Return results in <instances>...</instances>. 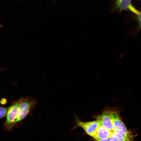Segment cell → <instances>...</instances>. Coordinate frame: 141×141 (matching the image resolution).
Listing matches in <instances>:
<instances>
[{"label":"cell","mask_w":141,"mask_h":141,"mask_svg":"<svg viewBox=\"0 0 141 141\" xmlns=\"http://www.w3.org/2000/svg\"><path fill=\"white\" fill-rule=\"evenodd\" d=\"M22 97L14 103L9 107L7 114L6 119L4 125L5 129L7 131L11 130L16 124L17 118L20 103Z\"/></svg>","instance_id":"obj_2"},{"label":"cell","mask_w":141,"mask_h":141,"mask_svg":"<svg viewBox=\"0 0 141 141\" xmlns=\"http://www.w3.org/2000/svg\"><path fill=\"white\" fill-rule=\"evenodd\" d=\"M131 4V0H116L114 9L120 11L124 10H127L129 6Z\"/></svg>","instance_id":"obj_6"},{"label":"cell","mask_w":141,"mask_h":141,"mask_svg":"<svg viewBox=\"0 0 141 141\" xmlns=\"http://www.w3.org/2000/svg\"><path fill=\"white\" fill-rule=\"evenodd\" d=\"M37 103L36 99L30 96L22 97L19 106V112L16 123L21 121L29 114Z\"/></svg>","instance_id":"obj_1"},{"label":"cell","mask_w":141,"mask_h":141,"mask_svg":"<svg viewBox=\"0 0 141 141\" xmlns=\"http://www.w3.org/2000/svg\"><path fill=\"white\" fill-rule=\"evenodd\" d=\"M96 118L97 121L99 125L111 132H114L115 128L111 116L110 110L104 111Z\"/></svg>","instance_id":"obj_5"},{"label":"cell","mask_w":141,"mask_h":141,"mask_svg":"<svg viewBox=\"0 0 141 141\" xmlns=\"http://www.w3.org/2000/svg\"><path fill=\"white\" fill-rule=\"evenodd\" d=\"M110 114L114 126V132L126 138L132 139V136L127 129L118 113L116 110H110Z\"/></svg>","instance_id":"obj_3"},{"label":"cell","mask_w":141,"mask_h":141,"mask_svg":"<svg viewBox=\"0 0 141 141\" xmlns=\"http://www.w3.org/2000/svg\"><path fill=\"white\" fill-rule=\"evenodd\" d=\"M9 107H0V118L7 115Z\"/></svg>","instance_id":"obj_9"},{"label":"cell","mask_w":141,"mask_h":141,"mask_svg":"<svg viewBox=\"0 0 141 141\" xmlns=\"http://www.w3.org/2000/svg\"><path fill=\"white\" fill-rule=\"evenodd\" d=\"M140 0V1H141V0Z\"/></svg>","instance_id":"obj_12"},{"label":"cell","mask_w":141,"mask_h":141,"mask_svg":"<svg viewBox=\"0 0 141 141\" xmlns=\"http://www.w3.org/2000/svg\"><path fill=\"white\" fill-rule=\"evenodd\" d=\"M111 132L105 128L102 125H99L95 139H106L109 138L111 133Z\"/></svg>","instance_id":"obj_7"},{"label":"cell","mask_w":141,"mask_h":141,"mask_svg":"<svg viewBox=\"0 0 141 141\" xmlns=\"http://www.w3.org/2000/svg\"><path fill=\"white\" fill-rule=\"evenodd\" d=\"M76 123L77 126L81 127L88 134L95 139L96 138L97 132L99 126L97 120L83 122L77 119Z\"/></svg>","instance_id":"obj_4"},{"label":"cell","mask_w":141,"mask_h":141,"mask_svg":"<svg viewBox=\"0 0 141 141\" xmlns=\"http://www.w3.org/2000/svg\"><path fill=\"white\" fill-rule=\"evenodd\" d=\"M7 102V101L6 99L4 98H2L1 101V103L2 104H5Z\"/></svg>","instance_id":"obj_11"},{"label":"cell","mask_w":141,"mask_h":141,"mask_svg":"<svg viewBox=\"0 0 141 141\" xmlns=\"http://www.w3.org/2000/svg\"><path fill=\"white\" fill-rule=\"evenodd\" d=\"M109 138L111 141H131L132 139L115 132L111 133Z\"/></svg>","instance_id":"obj_8"},{"label":"cell","mask_w":141,"mask_h":141,"mask_svg":"<svg viewBox=\"0 0 141 141\" xmlns=\"http://www.w3.org/2000/svg\"><path fill=\"white\" fill-rule=\"evenodd\" d=\"M97 141H111L109 138L106 139H96Z\"/></svg>","instance_id":"obj_10"}]
</instances>
